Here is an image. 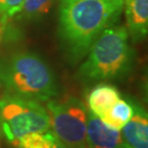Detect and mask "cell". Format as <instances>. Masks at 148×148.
Segmentation results:
<instances>
[{
    "label": "cell",
    "mask_w": 148,
    "mask_h": 148,
    "mask_svg": "<svg viewBox=\"0 0 148 148\" xmlns=\"http://www.w3.org/2000/svg\"><path fill=\"white\" fill-rule=\"evenodd\" d=\"M122 1H123L124 3H125V2H126V0H122Z\"/></svg>",
    "instance_id": "obj_18"
},
{
    "label": "cell",
    "mask_w": 148,
    "mask_h": 148,
    "mask_svg": "<svg viewBox=\"0 0 148 148\" xmlns=\"http://www.w3.org/2000/svg\"><path fill=\"white\" fill-rule=\"evenodd\" d=\"M46 110L53 134L67 148H87L88 110L76 97L50 99Z\"/></svg>",
    "instance_id": "obj_5"
},
{
    "label": "cell",
    "mask_w": 148,
    "mask_h": 148,
    "mask_svg": "<svg viewBox=\"0 0 148 148\" xmlns=\"http://www.w3.org/2000/svg\"><path fill=\"white\" fill-rule=\"evenodd\" d=\"M135 104L134 114L122 128L126 148H148V117L141 106Z\"/></svg>",
    "instance_id": "obj_7"
},
{
    "label": "cell",
    "mask_w": 148,
    "mask_h": 148,
    "mask_svg": "<svg viewBox=\"0 0 148 148\" xmlns=\"http://www.w3.org/2000/svg\"><path fill=\"white\" fill-rule=\"evenodd\" d=\"M134 103L135 102H130L120 98L99 118L107 126L119 131L125 126V124L131 119L134 114Z\"/></svg>",
    "instance_id": "obj_10"
},
{
    "label": "cell",
    "mask_w": 148,
    "mask_h": 148,
    "mask_svg": "<svg viewBox=\"0 0 148 148\" xmlns=\"http://www.w3.org/2000/svg\"><path fill=\"white\" fill-rule=\"evenodd\" d=\"M87 148H126L122 134L88 110Z\"/></svg>",
    "instance_id": "obj_6"
},
{
    "label": "cell",
    "mask_w": 148,
    "mask_h": 148,
    "mask_svg": "<svg viewBox=\"0 0 148 148\" xmlns=\"http://www.w3.org/2000/svg\"><path fill=\"white\" fill-rule=\"evenodd\" d=\"M124 26H110L91 45L77 78L85 84L121 80L133 69L135 52Z\"/></svg>",
    "instance_id": "obj_3"
},
{
    "label": "cell",
    "mask_w": 148,
    "mask_h": 148,
    "mask_svg": "<svg viewBox=\"0 0 148 148\" xmlns=\"http://www.w3.org/2000/svg\"><path fill=\"white\" fill-rule=\"evenodd\" d=\"M6 31H7V22H6V17H1L0 18V43L4 40Z\"/></svg>",
    "instance_id": "obj_14"
},
{
    "label": "cell",
    "mask_w": 148,
    "mask_h": 148,
    "mask_svg": "<svg viewBox=\"0 0 148 148\" xmlns=\"http://www.w3.org/2000/svg\"><path fill=\"white\" fill-rule=\"evenodd\" d=\"M122 0H80L60 7L59 40L71 64L85 58L105 29L118 18Z\"/></svg>",
    "instance_id": "obj_1"
},
{
    "label": "cell",
    "mask_w": 148,
    "mask_h": 148,
    "mask_svg": "<svg viewBox=\"0 0 148 148\" xmlns=\"http://www.w3.org/2000/svg\"><path fill=\"white\" fill-rule=\"evenodd\" d=\"M128 33L134 41L145 38L148 32V0H126Z\"/></svg>",
    "instance_id": "obj_8"
},
{
    "label": "cell",
    "mask_w": 148,
    "mask_h": 148,
    "mask_svg": "<svg viewBox=\"0 0 148 148\" xmlns=\"http://www.w3.org/2000/svg\"><path fill=\"white\" fill-rule=\"evenodd\" d=\"M0 86L6 93L42 102L59 93L54 71L37 53L20 51L0 61Z\"/></svg>",
    "instance_id": "obj_2"
},
{
    "label": "cell",
    "mask_w": 148,
    "mask_h": 148,
    "mask_svg": "<svg viewBox=\"0 0 148 148\" xmlns=\"http://www.w3.org/2000/svg\"><path fill=\"white\" fill-rule=\"evenodd\" d=\"M53 0H25L20 11V17L29 20L40 19L51 10Z\"/></svg>",
    "instance_id": "obj_12"
},
{
    "label": "cell",
    "mask_w": 148,
    "mask_h": 148,
    "mask_svg": "<svg viewBox=\"0 0 148 148\" xmlns=\"http://www.w3.org/2000/svg\"><path fill=\"white\" fill-rule=\"evenodd\" d=\"M57 148H67V147H66V146H64L63 143H60V141H58V144H57Z\"/></svg>",
    "instance_id": "obj_16"
},
{
    "label": "cell",
    "mask_w": 148,
    "mask_h": 148,
    "mask_svg": "<svg viewBox=\"0 0 148 148\" xmlns=\"http://www.w3.org/2000/svg\"><path fill=\"white\" fill-rule=\"evenodd\" d=\"M0 125L2 135L14 144L25 135L51 129L48 112L40 102L8 93L0 98Z\"/></svg>",
    "instance_id": "obj_4"
},
{
    "label": "cell",
    "mask_w": 148,
    "mask_h": 148,
    "mask_svg": "<svg viewBox=\"0 0 148 148\" xmlns=\"http://www.w3.org/2000/svg\"><path fill=\"white\" fill-rule=\"evenodd\" d=\"M58 140L51 130L23 136L16 143L19 148H57Z\"/></svg>",
    "instance_id": "obj_11"
},
{
    "label": "cell",
    "mask_w": 148,
    "mask_h": 148,
    "mask_svg": "<svg viewBox=\"0 0 148 148\" xmlns=\"http://www.w3.org/2000/svg\"><path fill=\"white\" fill-rule=\"evenodd\" d=\"M121 98L119 90L111 84L100 83L87 94V102L90 111L100 117Z\"/></svg>",
    "instance_id": "obj_9"
},
{
    "label": "cell",
    "mask_w": 148,
    "mask_h": 148,
    "mask_svg": "<svg viewBox=\"0 0 148 148\" xmlns=\"http://www.w3.org/2000/svg\"><path fill=\"white\" fill-rule=\"evenodd\" d=\"M25 0H0V14L6 16H14L19 14Z\"/></svg>",
    "instance_id": "obj_13"
},
{
    "label": "cell",
    "mask_w": 148,
    "mask_h": 148,
    "mask_svg": "<svg viewBox=\"0 0 148 148\" xmlns=\"http://www.w3.org/2000/svg\"><path fill=\"white\" fill-rule=\"evenodd\" d=\"M0 136H2V132H1V125H0Z\"/></svg>",
    "instance_id": "obj_17"
},
{
    "label": "cell",
    "mask_w": 148,
    "mask_h": 148,
    "mask_svg": "<svg viewBox=\"0 0 148 148\" xmlns=\"http://www.w3.org/2000/svg\"><path fill=\"white\" fill-rule=\"evenodd\" d=\"M80 1V0H60V7H64V6H67L69 4H72L74 2Z\"/></svg>",
    "instance_id": "obj_15"
}]
</instances>
